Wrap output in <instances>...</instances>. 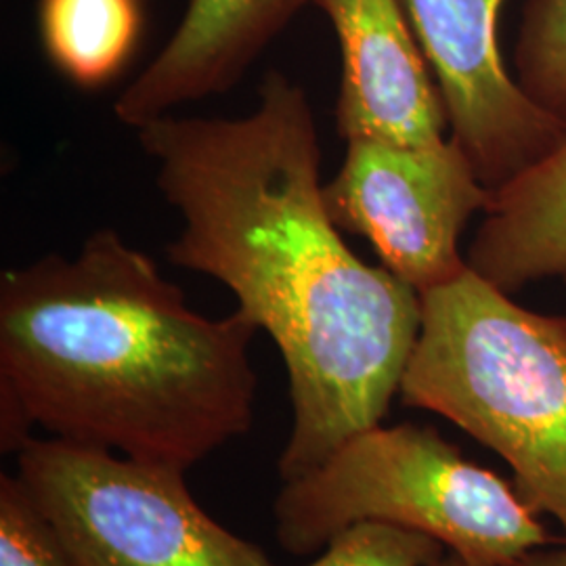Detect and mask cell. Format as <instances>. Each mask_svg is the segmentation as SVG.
Instances as JSON below:
<instances>
[{"instance_id": "1", "label": "cell", "mask_w": 566, "mask_h": 566, "mask_svg": "<svg viewBox=\"0 0 566 566\" xmlns=\"http://www.w3.org/2000/svg\"><path fill=\"white\" fill-rule=\"evenodd\" d=\"M137 139L181 214L168 261L227 285L282 353L292 430L277 472L298 479L385 420L420 336L422 294L344 243L313 105L280 70L243 118L166 114Z\"/></svg>"}, {"instance_id": "2", "label": "cell", "mask_w": 566, "mask_h": 566, "mask_svg": "<svg viewBox=\"0 0 566 566\" xmlns=\"http://www.w3.org/2000/svg\"><path fill=\"white\" fill-rule=\"evenodd\" d=\"M243 313L193 311L158 264L99 229L76 256L0 277V441L30 430L189 470L254 422L259 378Z\"/></svg>"}, {"instance_id": "3", "label": "cell", "mask_w": 566, "mask_h": 566, "mask_svg": "<svg viewBox=\"0 0 566 566\" xmlns=\"http://www.w3.org/2000/svg\"><path fill=\"white\" fill-rule=\"evenodd\" d=\"M399 395L497 453L566 542V317L528 311L468 266L422 294Z\"/></svg>"}, {"instance_id": "4", "label": "cell", "mask_w": 566, "mask_h": 566, "mask_svg": "<svg viewBox=\"0 0 566 566\" xmlns=\"http://www.w3.org/2000/svg\"><path fill=\"white\" fill-rule=\"evenodd\" d=\"M273 516L292 556L319 554L364 521L430 535L472 566H518L554 542L516 486L465 460L432 426L378 424L350 437L283 483Z\"/></svg>"}, {"instance_id": "5", "label": "cell", "mask_w": 566, "mask_h": 566, "mask_svg": "<svg viewBox=\"0 0 566 566\" xmlns=\"http://www.w3.org/2000/svg\"><path fill=\"white\" fill-rule=\"evenodd\" d=\"M18 479L74 566H275L196 502L181 468L30 437Z\"/></svg>"}, {"instance_id": "6", "label": "cell", "mask_w": 566, "mask_h": 566, "mask_svg": "<svg viewBox=\"0 0 566 566\" xmlns=\"http://www.w3.org/2000/svg\"><path fill=\"white\" fill-rule=\"evenodd\" d=\"M491 189L464 149L355 139L325 185V203L340 231L374 245L386 269L420 294L468 269L458 243L472 214L486 212Z\"/></svg>"}, {"instance_id": "7", "label": "cell", "mask_w": 566, "mask_h": 566, "mask_svg": "<svg viewBox=\"0 0 566 566\" xmlns=\"http://www.w3.org/2000/svg\"><path fill=\"white\" fill-rule=\"evenodd\" d=\"M504 0H403L446 105L451 139L497 189L566 139V126L507 76L497 20Z\"/></svg>"}, {"instance_id": "8", "label": "cell", "mask_w": 566, "mask_h": 566, "mask_svg": "<svg viewBox=\"0 0 566 566\" xmlns=\"http://www.w3.org/2000/svg\"><path fill=\"white\" fill-rule=\"evenodd\" d=\"M311 2L332 21L340 44L336 122L344 142H443L446 105L399 0Z\"/></svg>"}, {"instance_id": "9", "label": "cell", "mask_w": 566, "mask_h": 566, "mask_svg": "<svg viewBox=\"0 0 566 566\" xmlns=\"http://www.w3.org/2000/svg\"><path fill=\"white\" fill-rule=\"evenodd\" d=\"M311 0H189L181 23L114 103L130 126L229 93Z\"/></svg>"}, {"instance_id": "10", "label": "cell", "mask_w": 566, "mask_h": 566, "mask_svg": "<svg viewBox=\"0 0 566 566\" xmlns=\"http://www.w3.org/2000/svg\"><path fill=\"white\" fill-rule=\"evenodd\" d=\"M491 193L468 266L510 296L552 277L566 285V139Z\"/></svg>"}, {"instance_id": "11", "label": "cell", "mask_w": 566, "mask_h": 566, "mask_svg": "<svg viewBox=\"0 0 566 566\" xmlns=\"http://www.w3.org/2000/svg\"><path fill=\"white\" fill-rule=\"evenodd\" d=\"M42 46L63 76L95 88L120 74L143 25V0H41Z\"/></svg>"}, {"instance_id": "12", "label": "cell", "mask_w": 566, "mask_h": 566, "mask_svg": "<svg viewBox=\"0 0 566 566\" xmlns=\"http://www.w3.org/2000/svg\"><path fill=\"white\" fill-rule=\"evenodd\" d=\"M516 72L526 97L566 126V0H526Z\"/></svg>"}, {"instance_id": "13", "label": "cell", "mask_w": 566, "mask_h": 566, "mask_svg": "<svg viewBox=\"0 0 566 566\" xmlns=\"http://www.w3.org/2000/svg\"><path fill=\"white\" fill-rule=\"evenodd\" d=\"M446 552L441 542L424 533L364 521L336 533L306 566H432Z\"/></svg>"}, {"instance_id": "14", "label": "cell", "mask_w": 566, "mask_h": 566, "mask_svg": "<svg viewBox=\"0 0 566 566\" xmlns=\"http://www.w3.org/2000/svg\"><path fill=\"white\" fill-rule=\"evenodd\" d=\"M0 566H74L18 476H0Z\"/></svg>"}, {"instance_id": "15", "label": "cell", "mask_w": 566, "mask_h": 566, "mask_svg": "<svg viewBox=\"0 0 566 566\" xmlns=\"http://www.w3.org/2000/svg\"><path fill=\"white\" fill-rule=\"evenodd\" d=\"M518 566H566V542L563 547H539Z\"/></svg>"}, {"instance_id": "16", "label": "cell", "mask_w": 566, "mask_h": 566, "mask_svg": "<svg viewBox=\"0 0 566 566\" xmlns=\"http://www.w3.org/2000/svg\"><path fill=\"white\" fill-rule=\"evenodd\" d=\"M432 566H472V565H468V563H465L464 558H460V556H458V554H453V552H446V556H443V558H441V560H439V563H437V565H432Z\"/></svg>"}]
</instances>
